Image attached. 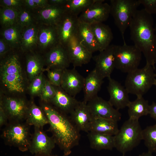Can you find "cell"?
Returning <instances> with one entry per match:
<instances>
[{
  "mask_svg": "<svg viewBox=\"0 0 156 156\" xmlns=\"http://www.w3.org/2000/svg\"><path fill=\"white\" fill-rule=\"evenodd\" d=\"M71 120L78 129L88 133L92 116L87 105L83 101L69 114Z\"/></svg>",
  "mask_w": 156,
  "mask_h": 156,
  "instance_id": "cell-22",
  "label": "cell"
},
{
  "mask_svg": "<svg viewBox=\"0 0 156 156\" xmlns=\"http://www.w3.org/2000/svg\"><path fill=\"white\" fill-rule=\"evenodd\" d=\"M43 129L34 127L28 151L32 154L50 155L56 144L52 137L48 136Z\"/></svg>",
  "mask_w": 156,
  "mask_h": 156,
  "instance_id": "cell-9",
  "label": "cell"
},
{
  "mask_svg": "<svg viewBox=\"0 0 156 156\" xmlns=\"http://www.w3.org/2000/svg\"><path fill=\"white\" fill-rule=\"evenodd\" d=\"M0 76L2 84L9 92L16 93L24 92L25 77L17 54L9 55L1 60Z\"/></svg>",
  "mask_w": 156,
  "mask_h": 156,
  "instance_id": "cell-3",
  "label": "cell"
},
{
  "mask_svg": "<svg viewBox=\"0 0 156 156\" xmlns=\"http://www.w3.org/2000/svg\"><path fill=\"white\" fill-rule=\"evenodd\" d=\"M116 45L110 44L106 49L99 52L95 58L94 69L103 79L111 77L115 68L114 53Z\"/></svg>",
  "mask_w": 156,
  "mask_h": 156,
  "instance_id": "cell-14",
  "label": "cell"
},
{
  "mask_svg": "<svg viewBox=\"0 0 156 156\" xmlns=\"http://www.w3.org/2000/svg\"><path fill=\"white\" fill-rule=\"evenodd\" d=\"M155 68L146 64L143 68L127 73L125 81V87L129 93L137 97L143 96L154 85L156 79Z\"/></svg>",
  "mask_w": 156,
  "mask_h": 156,
  "instance_id": "cell-4",
  "label": "cell"
},
{
  "mask_svg": "<svg viewBox=\"0 0 156 156\" xmlns=\"http://www.w3.org/2000/svg\"><path fill=\"white\" fill-rule=\"evenodd\" d=\"M88 133L91 148L98 151L112 150L115 148L114 136L92 132Z\"/></svg>",
  "mask_w": 156,
  "mask_h": 156,
  "instance_id": "cell-28",
  "label": "cell"
},
{
  "mask_svg": "<svg viewBox=\"0 0 156 156\" xmlns=\"http://www.w3.org/2000/svg\"><path fill=\"white\" fill-rule=\"evenodd\" d=\"M45 63L47 69L67 68L70 63L65 47L59 43L50 49L46 55Z\"/></svg>",
  "mask_w": 156,
  "mask_h": 156,
  "instance_id": "cell-18",
  "label": "cell"
},
{
  "mask_svg": "<svg viewBox=\"0 0 156 156\" xmlns=\"http://www.w3.org/2000/svg\"><path fill=\"white\" fill-rule=\"evenodd\" d=\"M59 43L56 26L45 25L38 28L37 44L41 49L49 50Z\"/></svg>",
  "mask_w": 156,
  "mask_h": 156,
  "instance_id": "cell-24",
  "label": "cell"
},
{
  "mask_svg": "<svg viewBox=\"0 0 156 156\" xmlns=\"http://www.w3.org/2000/svg\"><path fill=\"white\" fill-rule=\"evenodd\" d=\"M104 0H95L94 2L82 12L79 19L84 22L91 24L103 23L106 21L110 14V6Z\"/></svg>",
  "mask_w": 156,
  "mask_h": 156,
  "instance_id": "cell-10",
  "label": "cell"
},
{
  "mask_svg": "<svg viewBox=\"0 0 156 156\" xmlns=\"http://www.w3.org/2000/svg\"><path fill=\"white\" fill-rule=\"evenodd\" d=\"M118 122L99 117H93L91 120L89 132L114 136L119 129Z\"/></svg>",
  "mask_w": 156,
  "mask_h": 156,
  "instance_id": "cell-25",
  "label": "cell"
},
{
  "mask_svg": "<svg viewBox=\"0 0 156 156\" xmlns=\"http://www.w3.org/2000/svg\"><path fill=\"white\" fill-rule=\"evenodd\" d=\"M55 95L50 102L55 108L66 115L70 114L79 101L64 90L60 86H55Z\"/></svg>",
  "mask_w": 156,
  "mask_h": 156,
  "instance_id": "cell-19",
  "label": "cell"
},
{
  "mask_svg": "<svg viewBox=\"0 0 156 156\" xmlns=\"http://www.w3.org/2000/svg\"><path fill=\"white\" fill-rule=\"evenodd\" d=\"M129 27L131 39L134 45L143 53L146 64L155 68L156 48L152 15L147 13L144 9L137 10Z\"/></svg>",
  "mask_w": 156,
  "mask_h": 156,
  "instance_id": "cell-2",
  "label": "cell"
},
{
  "mask_svg": "<svg viewBox=\"0 0 156 156\" xmlns=\"http://www.w3.org/2000/svg\"><path fill=\"white\" fill-rule=\"evenodd\" d=\"M155 46L156 48V24L155 26Z\"/></svg>",
  "mask_w": 156,
  "mask_h": 156,
  "instance_id": "cell-49",
  "label": "cell"
},
{
  "mask_svg": "<svg viewBox=\"0 0 156 156\" xmlns=\"http://www.w3.org/2000/svg\"><path fill=\"white\" fill-rule=\"evenodd\" d=\"M8 119L2 106L0 105V127L5 126L8 122Z\"/></svg>",
  "mask_w": 156,
  "mask_h": 156,
  "instance_id": "cell-43",
  "label": "cell"
},
{
  "mask_svg": "<svg viewBox=\"0 0 156 156\" xmlns=\"http://www.w3.org/2000/svg\"><path fill=\"white\" fill-rule=\"evenodd\" d=\"M60 69L46 68L49 81L52 85L56 87L61 86L64 70Z\"/></svg>",
  "mask_w": 156,
  "mask_h": 156,
  "instance_id": "cell-37",
  "label": "cell"
},
{
  "mask_svg": "<svg viewBox=\"0 0 156 156\" xmlns=\"http://www.w3.org/2000/svg\"><path fill=\"white\" fill-rule=\"evenodd\" d=\"M55 87L51 84L48 80H46L40 95L42 100L44 103L50 102L55 95Z\"/></svg>",
  "mask_w": 156,
  "mask_h": 156,
  "instance_id": "cell-38",
  "label": "cell"
},
{
  "mask_svg": "<svg viewBox=\"0 0 156 156\" xmlns=\"http://www.w3.org/2000/svg\"><path fill=\"white\" fill-rule=\"evenodd\" d=\"M149 107L148 101L143 96L137 97L134 101H130L127 106L129 118L138 120L140 117L149 114Z\"/></svg>",
  "mask_w": 156,
  "mask_h": 156,
  "instance_id": "cell-29",
  "label": "cell"
},
{
  "mask_svg": "<svg viewBox=\"0 0 156 156\" xmlns=\"http://www.w3.org/2000/svg\"><path fill=\"white\" fill-rule=\"evenodd\" d=\"M33 156H59L57 155H34ZM62 156H65L64 155H63Z\"/></svg>",
  "mask_w": 156,
  "mask_h": 156,
  "instance_id": "cell-50",
  "label": "cell"
},
{
  "mask_svg": "<svg viewBox=\"0 0 156 156\" xmlns=\"http://www.w3.org/2000/svg\"><path fill=\"white\" fill-rule=\"evenodd\" d=\"M92 117H99L117 122L120 120L121 114L119 110L114 108L108 101L98 95L87 103Z\"/></svg>",
  "mask_w": 156,
  "mask_h": 156,
  "instance_id": "cell-12",
  "label": "cell"
},
{
  "mask_svg": "<svg viewBox=\"0 0 156 156\" xmlns=\"http://www.w3.org/2000/svg\"><path fill=\"white\" fill-rule=\"evenodd\" d=\"M107 87L109 95L108 101L109 103L116 109L119 110L127 107L130 102L128 94L125 88L111 77L108 78Z\"/></svg>",
  "mask_w": 156,
  "mask_h": 156,
  "instance_id": "cell-15",
  "label": "cell"
},
{
  "mask_svg": "<svg viewBox=\"0 0 156 156\" xmlns=\"http://www.w3.org/2000/svg\"><path fill=\"white\" fill-rule=\"evenodd\" d=\"M80 43L90 52L101 51L90 24L78 21L75 34Z\"/></svg>",
  "mask_w": 156,
  "mask_h": 156,
  "instance_id": "cell-20",
  "label": "cell"
},
{
  "mask_svg": "<svg viewBox=\"0 0 156 156\" xmlns=\"http://www.w3.org/2000/svg\"><path fill=\"white\" fill-rule=\"evenodd\" d=\"M41 107L49 121L48 131L51 132L56 144L67 156L72 149L79 144L80 131L69 116L60 112L48 103H42Z\"/></svg>",
  "mask_w": 156,
  "mask_h": 156,
  "instance_id": "cell-1",
  "label": "cell"
},
{
  "mask_svg": "<svg viewBox=\"0 0 156 156\" xmlns=\"http://www.w3.org/2000/svg\"><path fill=\"white\" fill-rule=\"evenodd\" d=\"M45 80L42 72L31 82L29 87L30 94L33 96H40Z\"/></svg>",
  "mask_w": 156,
  "mask_h": 156,
  "instance_id": "cell-36",
  "label": "cell"
},
{
  "mask_svg": "<svg viewBox=\"0 0 156 156\" xmlns=\"http://www.w3.org/2000/svg\"><path fill=\"white\" fill-rule=\"evenodd\" d=\"M44 62L39 55L32 54L28 55L26 61V71L27 77L31 82L44 70Z\"/></svg>",
  "mask_w": 156,
  "mask_h": 156,
  "instance_id": "cell-31",
  "label": "cell"
},
{
  "mask_svg": "<svg viewBox=\"0 0 156 156\" xmlns=\"http://www.w3.org/2000/svg\"><path fill=\"white\" fill-rule=\"evenodd\" d=\"M5 126L1 137L6 144L22 152L28 151L32 136L30 126L23 121L9 122Z\"/></svg>",
  "mask_w": 156,
  "mask_h": 156,
  "instance_id": "cell-6",
  "label": "cell"
},
{
  "mask_svg": "<svg viewBox=\"0 0 156 156\" xmlns=\"http://www.w3.org/2000/svg\"><path fill=\"white\" fill-rule=\"evenodd\" d=\"M142 131L138 120L129 118L114 135L115 148L124 155L131 151L142 140Z\"/></svg>",
  "mask_w": 156,
  "mask_h": 156,
  "instance_id": "cell-5",
  "label": "cell"
},
{
  "mask_svg": "<svg viewBox=\"0 0 156 156\" xmlns=\"http://www.w3.org/2000/svg\"><path fill=\"white\" fill-rule=\"evenodd\" d=\"M34 1L37 5L38 8H43L49 4L48 0H34Z\"/></svg>",
  "mask_w": 156,
  "mask_h": 156,
  "instance_id": "cell-45",
  "label": "cell"
},
{
  "mask_svg": "<svg viewBox=\"0 0 156 156\" xmlns=\"http://www.w3.org/2000/svg\"><path fill=\"white\" fill-rule=\"evenodd\" d=\"M90 25L101 51L110 45L113 39L112 30L109 26L103 23H95Z\"/></svg>",
  "mask_w": 156,
  "mask_h": 156,
  "instance_id": "cell-27",
  "label": "cell"
},
{
  "mask_svg": "<svg viewBox=\"0 0 156 156\" xmlns=\"http://www.w3.org/2000/svg\"><path fill=\"white\" fill-rule=\"evenodd\" d=\"M25 122L29 126L43 129L44 126L49 124L48 118L41 107L36 105L33 102L29 104Z\"/></svg>",
  "mask_w": 156,
  "mask_h": 156,
  "instance_id": "cell-26",
  "label": "cell"
},
{
  "mask_svg": "<svg viewBox=\"0 0 156 156\" xmlns=\"http://www.w3.org/2000/svg\"><path fill=\"white\" fill-rule=\"evenodd\" d=\"M154 85H155L156 87V79L155 80V83H154Z\"/></svg>",
  "mask_w": 156,
  "mask_h": 156,
  "instance_id": "cell-51",
  "label": "cell"
},
{
  "mask_svg": "<svg viewBox=\"0 0 156 156\" xmlns=\"http://www.w3.org/2000/svg\"><path fill=\"white\" fill-rule=\"evenodd\" d=\"M19 11L13 8L1 7L0 9V22L3 28L17 24Z\"/></svg>",
  "mask_w": 156,
  "mask_h": 156,
  "instance_id": "cell-33",
  "label": "cell"
},
{
  "mask_svg": "<svg viewBox=\"0 0 156 156\" xmlns=\"http://www.w3.org/2000/svg\"><path fill=\"white\" fill-rule=\"evenodd\" d=\"M142 52L134 45H116L114 53L115 68L122 72L130 73L138 68Z\"/></svg>",
  "mask_w": 156,
  "mask_h": 156,
  "instance_id": "cell-8",
  "label": "cell"
},
{
  "mask_svg": "<svg viewBox=\"0 0 156 156\" xmlns=\"http://www.w3.org/2000/svg\"><path fill=\"white\" fill-rule=\"evenodd\" d=\"M70 64L74 67L81 66L88 63L92 53L79 42L74 34L65 46Z\"/></svg>",
  "mask_w": 156,
  "mask_h": 156,
  "instance_id": "cell-13",
  "label": "cell"
},
{
  "mask_svg": "<svg viewBox=\"0 0 156 156\" xmlns=\"http://www.w3.org/2000/svg\"><path fill=\"white\" fill-rule=\"evenodd\" d=\"M34 20L31 13L27 10L21 9L18 13L17 24L21 27L29 26L34 24Z\"/></svg>",
  "mask_w": 156,
  "mask_h": 156,
  "instance_id": "cell-39",
  "label": "cell"
},
{
  "mask_svg": "<svg viewBox=\"0 0 156 156\" xmlns=\"http://www.w3.org/2000/svg\"><path fill=\"white\" fill-rule=\"evenodd\" d=\"M75 68L64 70L60 86L66 92L74 97L83 89L85 79Z\"/></svg>",
  "mask_w": 156,
  "mask_h": 156,
  "instance_id": "cell-16",
  "label": "cell"
},
{
  "mask_svg": "<svg viewBox=\"0 0 156 156\" xmlns=\"http://www.w3.org/2000/svg\"><path fill=\"white\" fill-rule=\"evenodd\" d=\"M149 114L156 120V103L153 102L150 105Z\"/></svg>",
  "mask_w": 156,
  "mask_h": 156,
  "instance_id": "cell-44",
  "label": "cell"
},
{
  "mask_svg": "<svg viewBox=\"0 0 156 156\" xmlns=\"http://www.w3.org/2000/svg\"><path fill=\"white\" fill-rule=\"evenodd\" d=\"M95 0H67L64 5L66 11L78 16Z\"/></svg>",
  "mask_w": 156,
  "mask_h": 156,
  "instance_id": "cell-34",
  "label": "cell"
},
{
  "mask_svg": "<svg viewBox=\"0 0 156 156\" xmlns=\"http://www.w3.org/2000/svg\"><path fill=\"white\" fill-rule=\"evenodd\" d=\"M24 3L28 8L34 9L38 8L34 0H23Z\"/></svg>",
  "mask_w": 156,
  "mask_h": 156,
  "instance_id": "cell-47",
  "label": "cell"
},
{
  "mask_svg": "<svg viewBox=\"0 0 156 156\" xmlns=\"http://www.w3.org/2000/svg\"><path fill=\"white\" fill-rule=\"evenodd\" d=\"M142 138L148 151L156 153V123L142 130Z\"/></svg>",
  "mask_w": 156,
  "mask_h": 156,
  "instance_id": "cell-35",
  "label": "cell"
},
{
  "mask_svg": "<svg viewBox=\"0 0 156 156\" xmlns=\"http://www.w3.org/2000/svg\"><path fill=\"white\" fill-rule=\"evenodd\" d=\"M143 5L144 9L148 14L152 15L156 14V0H139Z\"/></svg>",
  "mask_w": 156,
  "mask_h": 156,
  "instance_id": "cell-41",
  "label": "cell"
},
{
  "mask_svg": "<svg viewBox=\"0 0 156 156\" xmlns=\"http://www.w3.org/2000/svg\"><path fill=\"white\" fill-rule=\"evenodd\" d=\"M65 12L63 6L49 4L38 10L37 12V18L43 25L56 26Z\"/></svg>",
  "mask_w": 156,
  "mask_h": 156,
  "instance_id": "cell-21",
  "label": "cell"
},
{
  "mask_svg": "<svg viewBox=\"0 0 156 156\" xmlns=\"http://www.w3.org/2000/svg\"><path fill=\"white\" fill-rule=\"evenodd\" d=\"M67 0H48L49 3L50 4L64 6Z\"/></svg>",
  "mask_w": 156,
  "mask_h": 156,
  "instance_id": "cell-46",
  "label": "cell"
},
{
  "mask_svg": "<svg viewBox=\"0 0 156 156\" xmlns=\"http://www.w3.org/2000/svg\"><path fill=\"white\" fill-rule=\"evenodd\" d=\"M140 5L139 0H111L110 14L126 43L124 34Z\"/></svg>",
  "mask_w": 156,
  "mask_h": 156,
  "instance_id": "cell-7",
  "label": "cell"
},
{
  "mask_svg": "<svg viewBox=\"0 0 156 156\" xmlns=\"http://www.w3.org/2000/svg\"><path fill=\"white\" fill-rule=\"evenodd\" d=\"M11 48L5 40L2 38L0 39V57L3 56Z\"/></svg>",
  "mask_w": 156,
  "mask_h": 156,
  "instance_id": "cell-42",
  "label": "cell"
},
{
  "mask_svg": "<svg viewBox=\"0 0 156 156\" xmlns=\"http://www.w3.org/2000/svg\"><path fill=\"white\" fill-rule=\"evenodd\" d=\"M139 156H153L152 153L148 151L146 152H143Z\"/></svg>",
  "mask_w": 156,
  "mask_h": 156,
  "instance_id": "cell-48",
  "label": "cell"
},
{
  "mask_svg": "<svg viewBox=\"0 0 156 156\" xmlns=\"http://www.w3.org/2000/svg\"><path fill=\"white\" fill-rule=\"evenodd\" d=\"M0 2L1 7L13 8L18 11L22 9L21 7L24 3L23 1L21 0H1Z\"/></svg>",
  "mask_w": 156,
  "mask_h": 156,
  "instance_id": "cell-40",
  "label": "cell"
},
{
  "mask_svg": "<svg viewBox=\"0 0 156 156\" xmlns=\"http://www.w3.org/2000/svg\"><path fill=\"white\" fill-rule=\"evenodd\" d=\"M78 21V16L66 11L56 26L59 42L65 47L70 38L75 34Z\"/></svg>",
  "mask_w": 156,
  "mask_h": 156,
  "instance_id": "cell-17",
  "label": "cell"
},
{
  "mask_svg": "<svg viewBox=\"0 0 156 156\" xmlns=\"http://www.w3.org/2000/svg\"><path fill=\"white\" fill-rule=\"evenodd\" d=\"M122 156H125V155L122 154Z\"/></svg>",
  "mask_w": 156,
  "mask_h": 156,
  "instance_id": "cell-52",
  "label": "cell"
},
{
  "mask_svg": "<svg viewBox=\"0 0 156 156\" xmlns=\"http://www.w3.org/2000/svg\"><path fill=\"white\" fill-rule=\"evenodd\" d=\"M29 104L24 99L6 97L1 99L0 105L8 116L9 122L25 120Z\"/></svg>",
  "mask_w": 156,
  "mask_h": 156,
  "instance_id": "cell-11",
  "label": "cell"
},
{
  "mask_svg": "<svg viewBox=\"0 0 156 156\" xmlns=\"http://www.w3.org/2000/svg\"><path fill=\"white\" fill-rule=\"evenodd\" d=\"M24 28L22 32L20 47L25 51L31 50L38 45V28L34 24Z\"/></svg>",
  "mask_w": 156,
  "mask_h": 156,
  "instance_id": "cell-30",
  "label": "cell"
},
{
  "mask_svg": "<svg viewBox=\"0 0 156 156\" xmlns=\"http://www.w3.org/2000/svg\"><path fill=\"white\" fill-rule=\"evenodd\" d=\"M103 79L97 73L95 70L90 72L85 78L83 90V101L87 103L97 96L103 82Z\"/></svg>",
  "mask_w": 156,
  "mask_h": 156,
  "instance_id": "cell-23",
  "label": "cell"
},
{
  "mask_svg": "<svg viewBox=\"0 0 156 156\" xmlns=\"http://www.w3.org/2000/svg\"><path fill=\"white\" fill-rule=\"evenodd\" d=\"M23 28L17 24L3 28L1 34L11 48L20 47L21 34Z\"/></svg>",
  "mask_w": 156,
  "mask_h": 156,
  "instance_id": "cell-32",
  "label": "cell"
}]
</instances>
